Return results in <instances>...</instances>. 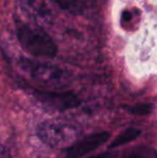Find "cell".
<instances>
[{"label":"cell","instance_id":"obj_1","mask_svg":"<svg viewBox=\"0 0 157 158\" xmlns=\"http://www.w3.org/2000/svg\"><path fill=\"white\" fill-rule=\"evenodd\" d=\"M17 38L25 51L36 57H54L57 54V45L54 40L44 31L29 26H19Z\"/></svg>","mask_w":157,"mask_h":158},{"label":"cell","instance_id":"obj_2","mask_svg":"<svg viewBox=\"0 0 157 158\" xmlns=\"http://www.w3.org/2000/svg\"><path fill=\"white\" fill-rule=\"evenodd\" d=\"M38 137L52 148H70L78 135L73 125L59 119H50L38 126Z\"/></svg>","mask_w":157,"mask_h":158},{"label":"cell","instance_id":"obj_3","mask_svg":"<svg viewBox=\"0 0 157 158\" xmlns=\"http://www.w3.org/2000/svg\"><path fill=\"white\" fill-rule=\"evenodd\" d=\"M21 67L35 81L44 84H60L67 79L64 70L52 64L36 63L32 60H22Z\"/></svg>","mask_w":157,"mask_h":158},{"label":"cell","instance_id":"obj_4","mask_svg":"<svg viewBox=\"0 0 157 158\" xmlns=\"http://www.w3.org/2000/svg\"><path fill=\"white\" fill-rule=\"evenodd\" d=\"M35 97L44 106L56 111H65L76 108L80 104V99L76 94L71 92H35Z\"/></svg>","mask_w":157,"mask_h":158},{"label":"cell","instance_id":"obj_5","mask_svg":"<svg viewBox=\"0 0 157 158\" xmlns=\"http://www.w3.org/2000/svg\"><path fill=\"white\" fill-rule=\"evenodd\" d=\"M110 133L107 131H101V132L92 133L88 137L82 139L81 141L74 142L70 148L67 150V157L68 158H79L87 155L88 153L93 152L99 146L109 140Z\"/></svg>","mask_w":157,"mask_h":158},{"label":"cell","instance_id":"obj_6","mask_svg":"<svg viewBox=\"0 0 157 158\" xmlns=\"http://www.w3.org/2000/svg\"><path fill=\"white\" fill-rule=\"evenodd\" d=\"M140 132L141 131L137 128L126 129L123 133H121L119 135H118V137L112 141V143L110 144V148H118V146L125 145V144L134 141V140L140 135Z\"/></svg>","mask_w":157,"mask_h":158},{"label":"cell","instance_id":"obj_7","mask_svg":"<svg viewBox=\"0 0 157 158\" xmlns=\"http://www.w3.org/2000/svg\"><path fill=\"white\" fill-rule=\"evenodd\" d=\"M65 10L72 13H80L89 0H55Z\"/></svg>","mask_w":157,"mask_h":158},{"label":"cell","instance_id":"obj_8","mask_svg":"<svg viewBox=\"0 0 157 158\" xmlns=\"http://www.w3.org/2000/svg\"><path fill=\"white\" fill-rule=\"evenodd\" d=\"M126 110L129 113L134 115H147L153 110V104L152 103H138L134 106H126Z\"/></svg>","mask_w":157,"mask_h":158},{"label":"cell","instance_id":"obj_9","mask_svg":"<svg viewBox=\"0 0 157 158\" xmlns=\"http://www.w3.org/2000/svg\"><path fill=\"white\" fill-rule=\"evenodd\" d=\"M0 158H11V154L9 150L1 144H0Z\"/></svg>","mask_w":157,"mask_h":158},{"label":"cell","instance_id":"obj_10","mask_svg":"<svg viewBox=\"0 0 157 158\" xmlns=\"http://www.w3.org/2000/svg\"><path fill=\"white\" fill-rule=\"evenodd\" d=\"M121 158H144L142 155L140 154H136V153H132V154H129V155H126V156H123Z\"/></svg>","mask_w":157,"mask_h":158},{"label":"cell","instance_id":"obj_11","mask_svg":"<svg viewBox=\"0 0 157 158\" xmlns=\"http://www.w3.org/2000/svg\"><path fill=\"white\" fill-rule=\"evenodd\" d=\"M110 154L108 153H103V154H99L97 156H93V157H89V158H110Z\"/></svg>","mask_w":157,"mask_h":158},{"label":"cell","instance_id":"obj_12","mask_svg":"<svg viewBox=\"0 0 157 158\" xmlns=\"http://www.w3.org/2000/svg\"><path fill=\"white\" fill-rule=\"evenodd\" d=\"M131 19V14L129 12H124V15H123V19L124 21H129Z\"/></svg>","mask_w":157,"mask_h":158},{"label":"cell","instance_id":"obj_13","mask_svg":"<svg viewBox=\"0 0 157 158\" xmlns=\"http://www.w3.org/2000/svg\"><path fill=\"white\" fill-rule=\"evenodd\" d=\"M156 158H157V154H156Z\"/></svg>","mask_w":157,"mask_h":158}]
</instances>
